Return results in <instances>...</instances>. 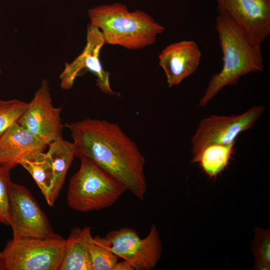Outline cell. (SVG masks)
Here are the masks:
<instances>
[{
  "instance_id": "ffe728a7",
  "label": "cell",
  "mask_w": 270,
  "mask_h": 270,
  "mask_svg": "<svg viewBox=\"0 0 270 270\" xmlns=\"http://www.w3.org/2000/svg\"><path fill=\"white\" fill-rule=\"evenodd\" d=\"M28 102L18 99L0 100V138L12 124L18 122Z\"/></svg>"
},
{
  "instance_id": "e0dca14e",
  "label": "cell",
  "mask_w": 270,
  "mask_h": 270,
  "mask_svg": "<svg viewBox=\"0 0 270 270\" xmlns=\"http://www.w3.org/2000/svg\"><path fill=\"white\" fill-rule=\"evenodd\" d=\"M35 180L48 204L53 183V170L50 158L44 151L33 152L20 163Z\"/></svg>"
},
{
  "instance_id": "7c38bea8",
  "label": "cell",
  "mask_w": 270,
  "mask_h": 270,
  "mask_svg": "<svg viewBox=\"0 0 270 270\" xmlns=\"http://www.w3.org/2000/svg\"><path fill=\"white\" fill-rule=\"evenodd\" d=\"M201 50L194 40H182L167 46L158 56L169 88L180 84L197 70Z\"/></svg>"
},
{
  "instance_id": "2e32d148",
  "label": "cell",
  "mask_w": 270,
  "mask_h": 270,
  "mask_svg": "<svg viewBox=\"0 0 270 270\" xmlns=\"http://www.w3.org/2000/svg\"><path fill=\"white\" fill-rule=\"evenodd\" d=\"M235 144L208 146L191 162L198 164L209 178L216 179L230 164L234 154Z\"/></svg>"
},
{
  "instance_id": "52a82bcc",
  "label": "cell",
  "mask_w": 270,
  "mask_h": 270,
  "mask_svg": "<svg viewBox=\"0 0 270 270\" xmlns=\"http://www.w3.org/2000/svg\"><path fill=\"white\" fill-rule=\"evenodd\" d=\"M9 204L13 238H44L54 234L46 216L24 186L10 183Z\"/></svg>"
},
{
  "instance_id": "7a4b0ae2",
  "label": "cell",
  "mask_w": 270,
  "mask_h": 270,
  "mask_svg": "<svg viewBox=\"0 0 270 270\" xmlns=\"http://www.w3.org/2000/svg\"><path fill=\"white\" fill-rule=\"evenodd\" d=\"M216 28L222 54L221 70L213 74L199 106L205 107L224 87L236 84L242 76L264 70L261 46L252 43L224 12L217 10Z\"/></svg>"
},
{
  "instance_id": "3957f363",
  "label": "cell",
  "mask_w": 270,
  "mask_h": 270,
  "mask_svg": "<svg viewBox=\"0 0 270 270\" xmlns=\"http://www.w3.org/2000/svg\"><path fill=\"white\" fill-rule=\"evenodd\" d=\"M90 24L101 32L104 44L138 50L154 44L164 27L141 10L130 12L120 2L102 4L88 10Z\"/></svg>"
},
{
  "instance_id": "ac0fdd59",
  "label": "cell",
  "mask_w": 270,
  "mask_h": 270,
  "mask_svg": "<svg viewBox=\"0 0 270 270\" xmlns=\"http://www.w3.org/2000/svg\"><path fill=\"white\" fill-rule=\"evenodd\" d=\"M87 245L92 270H113L118 257L112 251L111 243L106 237H93L91 230L87 234Z\"/></svg>"
},
{
  "instance_id": "cb8c5ba5",
  "label": "cell",
  "mask_w": 270,
  "mask_h": 270,
  "mask_svg": "<svg viewBox=\"0 0 270 270\" xmlns=\"http://www.w3.org/2000/svg\"><path fill=\"white\" fill-rule=\"evenodd\" d=\"M1 72H2V71H1V68H0V74H1Z\"/></svg>"
},
{
  "instance_id": "5b68a950",
  "label": "cell",
  "mask_w": 270,
  "mask_h": 270,
  "mask_svg": "<svg viewBox=\"0 0 270 270\" xmlns=\"http://www.w3.org/2000/svg\"><path fill=\"white\" fill-rule=\"evenodd\" d=\"M66 240L54 234L44 238H13L2 251L6 270H58Z\"/></svg>"
},
{
  "instance_id": "603a6c76",
  "label": "cell",
  "mask_w": 270,
  "mask_h": 270,
  "mask_svg": "<svg viewBox=\"0 0 270 270\" xmlns=\"http://www.w3.org/2000/svg\"><path fill=\"white\" fill-rule=\"evenodd\" d=\"M6 270L2 252H0V270Z\"/></svg>"
},
{
  "instance_id": "9a60e30c",
  "label": "cell",
  "mask_w": 270,
  "mask_h": 270,
  "mask_svg": "<svg viewBox=\"0 0 270 270\" xmlns=\"http://www.w3.org/2000/svg\"><path fill=\"white\" fill-rule=\"evenodd\" d=\"M89 226L74 228L66 239L65 254L58 270H92L87 245Z\"/></svg>"
},
{
  "instance_id": "8992f818",
  "label": "cell",
  "mask_w": 270,
  "mask_h": 270,
  "mask_svg": "<svg viewBox=\"0 0 270 270\" xmlns=\"http://www.w3.org/2000/svg\"><path fill=\"white\" fill-rule=\"evenodd\" d=\"M264 111V106L258 105L238 115H212L204 118L192 138V160L208 146L236 144L240 134L252 128Z\"/></svg>"
},
{
  "instance_id": "30bf717a",
  "label": "cell",
  "mask_w": 270,
  "mask_h": 270,
  "mask_svg": "<svg viewBox=\"0 0 270 270\" xmlns=\"http://www.w3.org/2000/svg\"><path fill=\"white\" fill-rule=\"evenodd\" d=\"M104 44L100 30L90 24L88 25L84 49L70 63H65L64 68L60 76L62 89L72 88L77 77L90 72L96 76V84L102 92L111 96L116 94L110 84V74L104 68L100 60V52Z\"/></svg>"
},
{
  "instance_id": "6da1fadb",
  "label": "cell",
  "mask_w": 270,
  "mask_h": 270,
  "mask_svg": "<svg viewBox=\"0 0 270 270\" xmlns=\"http://www.w3.org/2000/svg\"><path fill=\"white\" fill-rule=\"evenodd\" d=\"M65 126L71 132L76 156L90 160L126 190L144 200L147 189L145 158L118 124L87 118Z\"/></svg>"
},
{
  "instance_id": "277c9868",
  "label": "cell",
  "mask_w": 270,
  "mask_h": 270,
  "mask_svg": "<svg viewBox=\"0 0 270 270\" xmlns=\"http://www.w3.org/2000/svg\"><path fill=\"white\" fill-rule=\"evenodd\" d=\"M80 158V168L69 182L68 206L82 212L112 206L127 190L126 187L90 160Z\"/></svg>"
},
{
  "instance_id": "4fadbf2b",
  "label": "cell",
  "mask_w": 270,
  "mask_h": 270,
  "mask_svg": "<svg viewBox=\"0 0 270 270\" xmlns=\"http://www.w3.org/2000/svg\"><path fill=\"white\" fill-rule=\"evenodd\" d=\"M47 146L16 122L0 138V166L10 171L28 155Z\"/></svg>"
},
{
  "instance_id": "d6986e66",
  "label": "cell",
  "mask_w": 270,
  "mask_h": 270,
  "mask_svg": "<svg viewBox=\"0 0 270 270\" xmlns=\"http://www.w3.org/2000/svg\"><path fill=\"white\" fill-rule=\"evenodd\" d=\"M252 250L254 259L255 270H269L270 268V232L268 228L256 227Z\"/></svg>"
},
{
  "instance_id": "5bb4252c",
  "label": "cell",
  "mask_w": 270,
  "mask_h": 270,
  "mask_svg": "<svg viewBox=\"0 0 270 270\" xmlns=\"http://www.w3.org/2000/svg\"><path fill=\"white\" fill-rule=\"evenodd\" d=\"M46 152L50 160L53 170V183L48 204L52 206L64 185L66 177L76 156V148L73 142L62 137L50 142Z\"/></svg>"
},
{
  "instance_id": "7402d4cb",
  "label": "cell",
  "mask_w": 270,
  "mask_h": 270,
  "mask_svg": "<svg viewBox=\"0 0 270 270\" xmlns=\"http://www.w3.org/2000/svg\"><path fill=\"white\" fill-rule=\"evenodd\" d=\"M113 270H134L132 265L126 260L118 262L115 264Z\"/></svg>"
},
{
  "instance_id": "ba28073f",
  "label": "cell",
  "mask_w": 270,
  "mask_h": 270,
  "mask_svg": "<svg viewBox=\"0 0 270 270\" xmlns=\"http://www.w3.org/2000/svg\"><path fill=\"white\" fill-rule=\"evenodd\" d=\"M105 237L111 243L112 252L128 262L134 270H151L160 258L162 244L154 224L144 238H140L136 230L128 227L110 231Z\"/></svg>"
},
{
  "instance_id": "44dd1931",
  "label": "cell",
  "mask_w": 270,
  "mask_h": 270,
  "mask_svg": "<svg viewBox=\"0 0 270 270\" xmlns=\"http://www.w3.org/2000/svg\"><path fill=\"white\" fill-rule=\"evenodd\" d=\"M10 171L0 166V222L10 224L9 187Z\"/></svg>"
},
{
  "instance_id": "9c48e42d",
  "label": "cell",
  "mask_w": 270,
  "mask_h": 270,
  "mask_svg": "<svg viewBox=\"0 0 270 270\" xmlns=\"http://www.w3.org/2000/svg\"><path fill=\"white\" fill-rule=\"evenodd\" d=\"M62 108L52 103L50 88L43 80L18 123L46 146L62 137L64 127L60 118Z\"/></svg>"
},
{
  "instance_id": "8fae6325",
  "label": "cell",
  "mask_w": 270,
  "mask_h": 270,
  "mask_svg": "<svg viewBox=\"0 0 270 270\" xmlns=\"http://www.w3.org/2000/svg\"><path fill=\"white\" fill-rule=\"evenodd\" d=\"M217 10L226 13L250 41L261 44L270 34V0H216Z\"/></svg>"
}]
</instances>
